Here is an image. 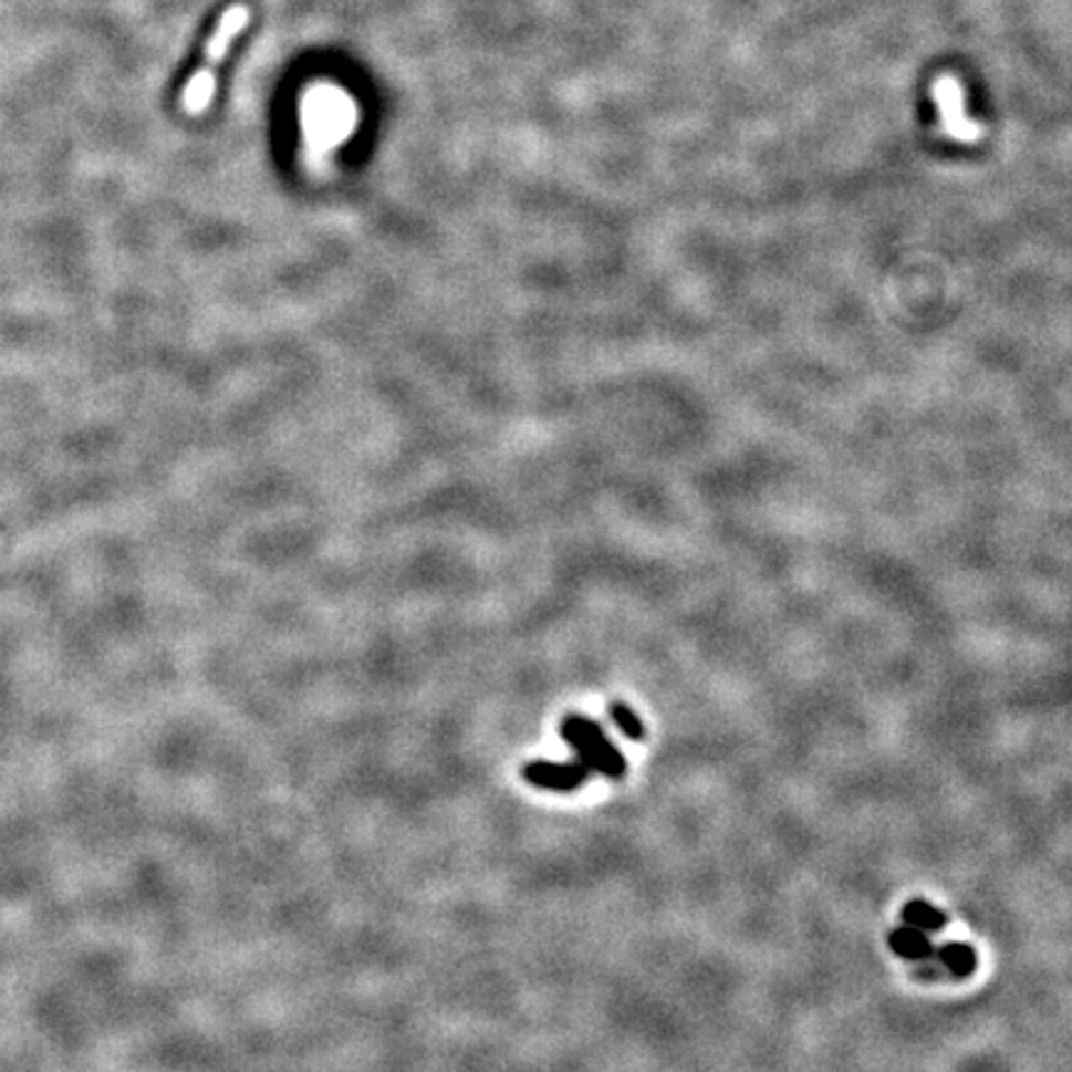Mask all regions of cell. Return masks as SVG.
Here are the masks:
<instances>
[{
  "instance_id": "6da1fadb",
  "label": "cell",
  "mask_w": 1072,
  "mask_h": 1072,
  "mask_svg": "<svg viewBox=\"0 0 1072 1072\" xmlns=\"http://www.w3.org/2000/svg\"><path fill=\"white\" fill-rule=\"evenodd\" d=\"M251 20V8L247 3H233L223 10L217 28L204 50V63L197 73L189 77L187 87L181 92V105L189 115H201L211 105L214 90H217V67L223 63L233 40L247 30Z\"/></svg>"
},
{
  "instance_id": "7a4b0ae2",
  "label": "cell",
  "mask_w": 1072,
  "mask_h": 1072,
  "mask_svg": "<svg viewBox=\"0 0 1072 1072\" xmlns=\"http://www.w3.org/2000/svg\"><path fill=\"white\" fill-rule=\"evenodd\" d=\"M561 738L566 740V745L574 750L576 760L584 762L591 770V774L599 772L608 780H621L626 774V760L621 750L616 748L606 730L601 728V722L586 718V715L569 712L564 720H561Z\"/></svg>"
},
{
  "instance_id": "3957f363",
  "label": "cell",
  "mask_w": 1072,
  "mask_h": 1072,
  "mask_svg": "<svg viewBox=\"0 0 1072 1072\" xmlns=\"http://www.w3.org/2000/svg\"><path fill=\"white\" fill-rule=\"evenodd\" d=\"M524 780L532 784L537 790L566 794L576 792L579 788H584L586 780L591 778V770L584 762H549V760H534L524 764Z\"/></svg>"
},
{
  "instance_id": "277c9868",
  "label": "cell",
  "mask_w": 1072,
  "mask_h": 1072,
  "mask_svg": "<svg viewBox=\"0 0 1072 1072\" xmlns=\"http://www.w3.org/2000/svg\"><path fill=\"white\" fill-rule=\"evenodd\" d=\"M889 946L898 958H906V961H932L936 956V946L928 934L908 924L889 932Z\"/></svg>"
},
{
  "instance_id": "5b68a950",
  "label": "cell",
  "mask_w": 1072,
  "mask_h": 1072,
  "mask_svg": "<svg viewBox=\"0 0 1072 1072\" xmlns=\"http://www.w3.org/2000/svg\"><path fill=\"white\" fill-rule=\"evenodd\" d=\"M902 918L904 924L922 928L926 934L941 932V928H946L948 924V916L941 912V908L928 904L926 898H912V902H906L902 908Z\"/></svg>"
},
{
  "instance_id": "8992f818",
  "label": "cell",
  "mask_w": 1072,
  "mask_h": 1072,
  "mask_svg": "<svg viewBox=\"0 0 1072 1072\" xmlns=\"http://www.w3.org/2000/svg\"><path fill=\"white\" fill-rule=\"evenodd\" d=\"M936 958L941 961L948 974L956 978H968L978 966V956L968 944H944L936 948Z\"/></svg>"
},
{
  "instance_id": "52a82bcc",
  "label": "cell",
  "mask_w": 1072,
  "mask_h": 1072,
  "mask_svg": "<svg viewBox=\"0 0 1072 1072\" xmlns=\"http://www.w3.org/2000/svg\"><path fill=\"white\" fill-rule=\"evenodd\" d=\"M936 95H938V105H941L944 117H946L948 125L954 127V132H966V135H971L974 129L966 125L964 115H961V92H958V85L954 83L951 77H944L941 83H938Z\"/></svg>"
},
{
  "instance_id": "ba28073f",
  "label": "cell",
  "mask_w": 1072,
  "mask_h": 1072,
  "mask_svg": "<svg viewBox=\"0 0 1072 1072\" xmlns=\"http://www.w3.org/2000/svg\"><path fill=\"white\" fill-rule=\"evenodd\" d=\"M608 718L614 720L616 728L626 735L628 740L641 742L646 738V728L636 712H633L626 702H608Z\"/></svg>"
}]
</instances>
